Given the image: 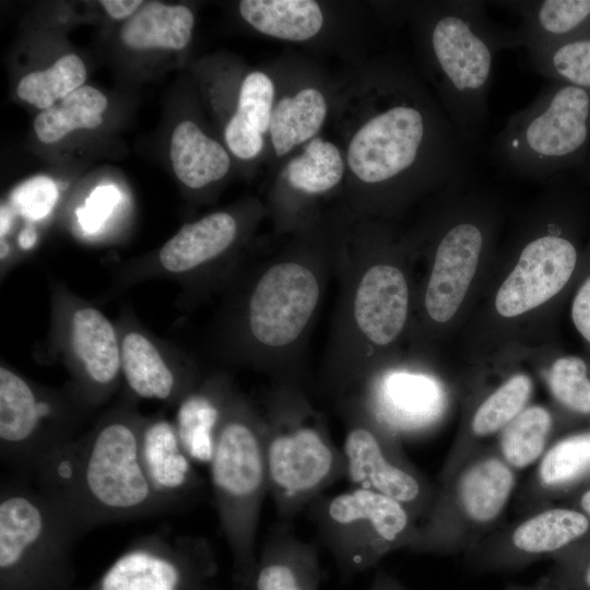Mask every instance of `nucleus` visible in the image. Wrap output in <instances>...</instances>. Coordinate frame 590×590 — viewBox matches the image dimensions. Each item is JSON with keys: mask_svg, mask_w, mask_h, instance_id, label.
<instances>
[{"mask_svg": "<svg viewBox=\"0 0 590 590\" xmlns=\"http://www.w3.org/2000/svg\"><path fill=\"white\" fill-rule=\"evenodd\" d=\"M143 420L129 408L110 412L57 450L33 476L81 534L179 509L161 497L144 474L139 456Z\"/></svg>", "mask_w": 590, "mask_h": 590, "instance_id": "f257e3e1", "label": "nucleus"}, {"mask_svg": "<svg viewBox=\"0 0 590 590\" xmlns=\"http://www.w3.org/2000/svg\"><path fill=\"white\" fill-rule=\"evenodd\" d=\"M423 31L442 110L473 149L488 121L495 59L504 50L522 47L521 37L516 28L493 21L483 1L473 0L433 4Z\"/></svg>", "mask_w": 590, "mask_h": 590, "instance_id": "f03ea898", "label": "nucleus"}, {"mask_svg": "<svg viewBox=\"0 0 590 590\" xmlns=\"http://www.w3.org/2000/svg\"><path fill=\"white\" fill-rule=\"evenodd\" d=\"M81 532L30 477L0 486V590H75L73 547Z\"/></svg>", "mask_w": 590, "mask_h": 590, "instance_id": "7ed1b4c3", "label": "nucleus"}, {"mask_svg": "<svg viewBox=\"0 0 590 590\" xmlns=\"http://www.w3.org/2000/svg\"><path fill=\"white\" fill-rule=\"evenodd\" d=\"M220 528L233 559L236 590H247L257 565L256 535L269 494L262 416L235 397L209 463Z\"/></svg>", "mask_w": 590, "mask_h": 590, "instance_id": "20e7f679", "label": "nucleus"}, {"mask_svg": "<svg viewBox=\"0 0 590 590\" xmlns=\"http://www.w3.org/2000/svg\"><path fill=\"white\" fill-rule=\"evenodd\" d=\"M590 146V90L550 81L523 108L508 117L489 154L504 170L550 180L577 170Z\"/></svg>", "mask_w": 590, "mask_h": 590, "instance_id": "39448f33", "label": "nucleus"}, {"mask_svg": "<svg viewBox=\"0 0 590 590\" xmlns=\"http://www.w3.org/2000/svg\"><path fill=\"white\" fill-rule=\"evenodd\" d=\"M262 422L269 494L279 522L292 526L302 510L344 477L343 455L294 391L276 393Z\"/></svg>", "mask_w": 590, "mask_h": 590, "instance_id": "423d86ee", "label": "nucleus"}, {"mask_svg": "<svg viewBox=\"0 0 590 590\" xmlns=\"http://www.w3.org/2000/svg\"><path fill=\"white\" fill-rule=\"evenodd\" d=\"M517 483L518 473L505 463L492 444L481 449L439 483L409 551L467 554L496 529Z\"/></svg>", "mask_w": 590, "mask_h": 590, "instance_id": "0eeeda50", "label": "nucleus"}, {"mask_svg": "<svg viewBox=\"0 0 590 590\" xmlns=\"http://www.w3.org/2000/svg\"><path fill=\"white\" fill-rule=\"evenodd\" d=\"M465 181L445 188L433 226V261L424 309L437 324L449 322L461 309L500 223L496 202L467 188Z\"/></svg>", "mask_w": 590, "mask_h": 590, "instance_id": "6e6552de", "label": "nucleus"}, {"mask_svg": "<svg viewBox=\"0 0 590 590\" xmlns=\"http://www.w3.org/2000/svg\"><path fill=\"white\" fill-rule=\"evenodd\" d=\"M307 509L344 579L377 566L394 551L409 550L418 528L402 504L361 487L321 495Z\"/></svg>", "mask_w": 590, "mask_h": 590, "instance_id": "1a4fd4ad", "label": "nucleus"}, {"mask_svg": "<svg viewBox=\"0 0 590 590\" xmlns=\"http://www.w3.org/2000/svg\"><path fill=\"white\" fill-rule=\"evenodd\" d=\"M76 408L9 367H0V460L15 475L33 477L74 438Z\"/></svg>", "mask_w": 590, "mask_h": 590, "instance_id": "9d476101", "label": "nucleus"}, {"mask_svg": "<svg viewBox=\"0 0 590 590\" xmlns=\"http://www.w3.org/2000/svg\"><path fill=\"white\" fill-rule=\"evenodd\" d=\"M217 570L206 538L160 531L134 540L86 590H204Z\"/></svg>", "mask_w": 590, "mask_h": 590, "instance_id": "9b49d317", "label": "nucleus"}, {"mask_svg": "<svg viewBox=\"0 0 590 590\" xmlns=\"http://www.w3.org/2000/svg\"><path fill=\"white\" fill-rule=\"evenodd\" d=\"M344 436V477L352 487L377 492L402 504L418 523L437 487L408 459L401 440L367 415L354 411Z\"/></svg>", "mask_w": 590, "mask_h": 590, "instance_id": "f8f14e48", "label": "nucleus"}, {"mask_svg": "<svg viewBox=\"0 0 590 590\" xmlns=\"http://www.w3.org/2000/svg\"><path fill=\"white\" fill-rule=\"evenodd\" d=\"M590 536V520L573 506H545L494 529L467 554L477 574L516 571Z\"/></svg>", "mask_w": 590, "mask_h": 590, "instance_id": "ddd939ff", "label": "nucleus"}, {"mask_svg": "<svg viewBox=\"0 0 590 590\" xmlns=\"http://www.w3.org/2000/svg\"><path fill=\"white\" fill-rule=\"evenodd\" d=\"M320 298L316 273L296 261H282L263 272L248 303V326L267 347L296 341L309 323Z\"/></svg>", "mask_w": 590, "mask_h": 590, "instance_id": "4468645a", "label": "nucleus"}, {"mask_svg": "<svg viewBox=\"0 0 590 590\" xmlns=\"http://www.w3.org/2000/svg\"><path fill=\"white\" fill-rule=\"evenodd\" d=\"M451 394L435 375L405 369L385 373L367 385L355 409L398 439L429 434L446 417Z\"/></svg>", "mask_w": 590, "mask_h": 590, "instance_id": "2eb2a0df", "label": "nucleus"}, {"mask_svg": "<svg viewBox=\"0 0 590 590\" xmlns=\"http://www.w3.org/2000/svg\"><path fill=\"white\" fill-rule=\"evenodd\" d=\"M533 380L515 373L479 397L470 405L440 469L438 482L449 479L465 461L491 445L502 430L530 403Z\"/></svg>", "mask_w": 590, "mask_h": 590, "instance_id": "dca6fc26", "label": "nucleus"}, {"mask_svg": "<svg viewBox=\"0 0 590 590\" xmlns=\"http://www.w3.org/2000/svg\"><path fill=\"white\" fill-rule=\"evenodd\" d=\"M410 308L409 283L396 264L378 262L361 276L353 302L359 332L375 346H388L402 333Z\"/></svg>", "mask_w": 590, "mask_h": 590, "instance_id": "f3484780", "label": "nucleus"}, {"mask_svg": "<svg viewBox=\"0 0 590 590\" xmlns=\"http://www.w3.org/2000/svg\"><path fill=\"white\" fill-rule=\"evenodd\" d=\"M139 456L153 489L179 509L204 485L196 463L181 446L174 422L165 417L143 420Z\"/></svg>", "mask_w": 590, "mask_h": 590, "instance_id": "a211bd4d", "label": "nucleus"}, {"mask_svg": "<svg viewBox=\"0 0 590 590\" xmlns=\"http://www.w3.org/2000/svg\"><path fill=\"white\" fill-rule=\"evenodd\" d=\"M590 485V426L558 436L547 448L519 495L518 507L531 512L571 497Z\"/></svg>", "mask_w": 590, "mask_h": 590, "instance_id": "6ab92c4d", "label": "nucleus"}, {"mask_svg": "<svg viewBox=\"0 0 590 590\" xmlns=\"http://www.w3.org/2000/svg\"><path fill=\"white\" fill-rule=\"evenodd\" d=\"M71 345L79 363L85 399L103 400L121 373V349L113 323L93 307H82L71 319Z\"/></svg>", "mask_w": 590, "mask_h": 590, "instance_id": "aec40b11", "label": "nucleus"}, {"mask_svg": "<svg viewBox=\"0 0 590 590\" xmlns=\"http://www.w3.org/2000/svg\"><path fill=\"white\" fill-rule=\"evenodd\" d=\"M318 546L299 539L292 526L278 522L264 541L247 590H319Z\"/></svg>", "mask_w": 590, "mask_h": 590, "instance_id": "412c9836", "label": "nucleus"}, {"mask_svg": "<svg viewBox=\"0 0 590 590\" xmlns=\"http://www.w3.org/2000/svg\"><path fill=\"white\" fill-rule=\"evenodd\" d=\"M516 11V27L527 52L590 34V0L502 1Z\"/></svg>", "mask_w": 590, "mask_h": 590, "instance_id": "4be33fe9", "label": "nucleus"}, {"mask_svg": "<svg viewBox=\"0 0 590 590\" xmlns=\"http://www.w3.org/2000/svg\"><path fill=\"white\" fill-rule=\"evenodd\" d=\"M234 398L224 382L212 381L191 389L179 400L174 424L182 448L194 463L209 465Z\"/></svg>", "mask_w": 590, "mask_h": 590, "instance_id": "5701e85b", "label": "nucleus"}, {"mask_svg": "<svg viewBox=\"0 0 590 590\" xmlns=\"http://www.w3.org/2000/svg\"><path fill=\"white\" fill-rule=\"evenodd\" d=\"M573 427L555 406L529 404L492 445L505 463L519 473L540 461L562 429Z\"/></svg>", "mask_w": 590, "mask_h": 590, "instance_id": "b1692460", "label": "nucleus"}, {"mask_svg": "<svg viewBox=\"0 0 590 590\" xmlns=\"http://www.w3.org/2000/svg\"><path fill=\"white\" fill-rule=\"evenodd\" d=\"M236 234L237 223L229 213L209 214L185 224L160 250V262L168 272H188L223 253Z\"/></svg>", "mask_w": 590, "mask_h": 590, "instance_id": "393cba45", "label": "nucleus"}, {"mask_svg": "<svg viewBox=\"0 0 590 590\" xmlns=\"http://www.w3.org/2000/svg\"><path fill=\"white\" fill-rule=\"evenodd\" d=\"M121 373L131 392L141 399L175 401L190 390L144 334L129 331L120 343Z\"/></svg>", "mask_w": 590, "mask_h": 590, "instance_id": "a878e982", "label": "nucleus"}, {"mask_svg": "<svg viewBox=\"0 0 590 590\" xmlns=\"http://www.w3.org/2000/svg\"><path fill=\"white\" fill-rule=\"evenodd\" d=\"M169 155L177 178L193 189L221 179L229 168V157L223 146L190 120L175 128Z\"/></svg>", "mask_w": 590, "mask_h": 590, "instance_id": "bb28decb", "label": "nucleus"}, {"mask_svg": "<svg viewBox=\"0 0 590 590\" xmlns=\"http://www.w3.org/2000/svg\"><path fill=\"white\" fill-rule=\"evenodd\" d=\"M194 19L185 5L149 2L125 23L120 36L132 49L184 48L190 39Z\"/></svg>", "mask_w": 590, "mask_h": 590, "instance_id": "cd10ccee", "label": "nucleus"}, {"mask_svg": "<svg viewBox=\"0 0 590 590\" xmlns=\"http://www.w3.org/2000/svg\"><path fill=\"white\" fill-rule=\"evenodd\" d=\"M239 12L260 33L295 42L314 37L323 23L319 4L311 0H244Z\"/></svg>", "mask_w": 590, "mask_h": 590, "instance_id": "c85d7f7f", "label": "nucleus"}, {"mask_svg": "<svg viewBox=\"0 0 590 590\" xmlns=\"http://www.w3.org/2000/svg\"><path fill=\"white\" fill-rule=\"evenodd\" d=\"M542 375L554 406L574 427L590 426V357L558 353Z\"/></svg>", "mask_w": 590, "mask_h": 590, "instance_id": "c756f323", "label": "nucleus"}, {"mask_svg": "<svg viewBox=\"0 0 590 590\" xmlns=\"http://www.w3.org/2000/svg\"><path fill=\"white\" fill-rule=\"evenodd\" d=\"M327 104L315 88H305L294 97L282 98L272 110L270 134L278 156L315 135L326 118Z\"/></svg>", "mask_w": 590, "mask_h": 590, "instance_id": "7c9ffc66", "label": "nucleus"}, {"mask_svg": "<svg viewBox=\"0 0 590 590\" xmlns=\"http://www.w3.org/2000/svg\"><path fill=\"white\" fill-rule=\"evenodd\" d=\"M106 107L107 98L101 91L83 85L42 110L34 121V130L42 142L51 144L73 130L98 127Z\"/></svg>", "mask_w": 590, "mask_h": 590, "instance_id": "2f4dec72", "label": "nucleus"}, {"mask_svg": "<svg viewBox=\"0 0 590 590\" xmlns=\"http://www.w3.org/2000/svg\"><path fill=\"white\" fill-rule=\"evenodd\" d=\"M528 61L548 81L590 90V34L529 51Z\"/></svg>", "mask_w": 590, "mask_h": 590, "instance_id": "473e14b6", "label": "nucleus"}, {"mask_svg": "<svg viewBox=\"0 0 590 590\" xmlns=\"http://www.w3.org/2000/svg\"><path fill=\"white\" fill-rule=\"evenodd\" d=\"M86 69L74 54L59 58L50 68L25 75L16 93L23 101L39 109L50 108L57 101L83 86Z\"/></svg>", "mask_w": 590, "mask_h": 590, "instance_id": "72a5a7b5", "label": "nucleus"}, {"mask_svg": "<svg viewBox=\"0 0 590 590\" xmlns=\"http://www.w3.org/2000/svg\"><path fill=\"white\" fill-rule=\"evenodd\" d=\"M343 172L344 163L338 148L320 138L312 139L303 154L286 167L291 186L306 193L330 190L340 182Z\"/></svg>", "mask_w": 590, "mask_h": 590, "instance_id": "f704fd0d", "label": "nucleus"}, {"mask_svg": "<svg viewBox=\"0 0 590 590\" xmlns=\"http://www.w3.org/2000/svg\"><path fill=\"white\" fill-rule=\"evenodd\" d=\"M273 97L271 79L262 72H251L241 83L236 114L264 133L270 127Z\"/></svg>", "mask_w": 590, "mask_h": 590, "instance_id": "c9c22d12", "label": "nucleus"}, {"mask_svg": "<svg viewBox=\"0 0 590 590\" xmlns=\"http://www.w3.org/2000/svg\"><path fill=\"white\" fill-rule=\"evenodd\" d=\"M553 566L546 575L566 590H590V536L551 557Z\"/></svg>", "mask_w": 590, "mask_h": 590, "instance_id": "e433bc0d", "label": "nucleus"}, {"mask_svg": "<svg viewBox=\"0 0 590 590\" xmlns=\"http://www.w3.org/2000/svg\"><path fill=\"white\" fill-rule=\"evenodd\" d=\"M58 199L56 182L46 176H36L14 189L11 194L12 206L30 220L45 217Z\"/></svg>", "mask_w": 590, "mask_h": 590, "instance_id": "4c0bfd02", "label": "nucleus"}, {"mask_svg": "<svg viewBox=\"0 0 590 590\" xmlns=\"http://www.w3.org/2000/svg\"><path fill=\"white\" fill-rule=\"evenodd\" d=\"M570 319L590 352V238L585 246L581 268L573 287Z\"/></svg>", "mask_w": 590, "mask_h": 590, "instance_id": "58836bf2", "label": "nucleus"}, {"mask_svg": "<svg viewBox=\"0 0 590 590\" xmlns=\"http://www.w3.org/2000/svg\"><path fill=\"white\" fill-rule=\"evenodd\" d=\"M120 199L119 190L114 186H99L90 194L83 208L78 210L79 222L88 233L97 231L111 213Z\"/></svg>", "mask_w": 590, "mask_h": 590, "instance_id": "ea45409f", "label": "nucleus"}, {"mask_svg": "<svg viewBox=\"0 0 590 590\" xmlns=\"http://www.w3.org/2000/svg\"><path fill=\"white\" fill-rule=\"evenodd\" d=\"M224 137L232 153L243 160L257 156L263 146L262 133L236 113L229 119Z\"/></svg>", "mask_w": 590, "mask_h": 590, "instance_id": "a19ab883", "label": "nucleus"}, {"mask_svg": "<svg viewBox=\"0 0 590 590\" xmlns=\"http://www.w3.org/2000/svg\"><path fill=\"white\" fill-rule=\"evenodd\" d=\"M143 2L140 0H103L101 4L114 19L132 16Z\"/></svg>", "mask_w": 590, "mask_h": 590, "instance_id": "79ce46f5", "label": "nucleus"}, {"mask_svg": "<svg viewBox=\"0 0 590 590\" xmlns=\"http://www.w3.org/2000/svg\"><path fill=\"white\" fill-rule=\"evenodd\" d=\"M368 590H408L396 577L382 568H378L374 575Z\"/></svg>", "mask_w": 590, "mask_h": 590, "instance_id": "37998d69", "label": "nucleus"}, {"mask_svg": "<svg viewBox=\"0 0 590 590\" xmlns=\"http://www.w3.org/2000/svg\"><path fill=\"white\" fill-rule=\"evenodd\" d=\"M505 590H566L563 587L556 585L546 576L540 578L536 582L531 585L510 583Z\"/></svg>", "mask_w": 590, "mask_h": 590, "instance_id": "c03bdc74", "label": "nucleus"}, {"mask_svg": "<svg viewBox=\"0 0 590 590\" xmlns=\"http://www.w3.org/2000/svg\"><path fill=\"white\" fill-rule=\"evenodd\" d=\"M570 506L577 508L590 520V485L570 497Z\"/></svg>", "mask_w": 590, "mask_h": 590, "instance_id": "a18cd8bd", "label": "nucleus"}, {"mask_svg": "<svg viewBox=\"0 0 590 590\" xmlns=\"http://www.w3.org/2000/svg\"><path fill=\"white\" fill-rule=\"evenodd\" d=\"M36 237L37 235L35 229L31 226H27L20 234V245L23 248H30L36 241Z\"/></svg>", "mask_w": 590, "mask_h": 590, "instance_id": "49530a36", "label": "nucleus"}, {"mask_svg": "<svg viewBox=\"0 0 590 590\" xmlns=\"http://www.w3.org/2000/svg\"><path fill=\"white\" fill-rule=\"evenodd\" d=\"M577 172H578L580 178L585 182L590 185V146H589L585 163L582 164V166L580 168L577 169Z\"/></svg>", "mask_w": 590, "mask_h": 590, "instance_id": "de8ad7c7", "label": "nucleus"}, {"mask_svg": "<svg viewBox=\"0 0 590 590\" xmlns=\"http://www.w3.org/2000/svg\"><path fill=\"white\" fill-rule=\"evenodd\" d=\"M10 226V215L7 210H1V235L5 234Z\"/></svg>", "mask_w": 590, "mask_h": 590, "instance_id": "09e8293b", "label": "nucleus"}, {"mask_svg": "<svg viewBox=\"0 0 590 590\" xmlns=\"http://www.w3.org/2000/svg\"><path fill=\"white\" fill-rule=\"evenodd\" d=\"M204 590H213V589H211V588L206 587V588H205Z\"/></svg>", "mask_w": 590, "mask_h": 590, "instance_id": "8fccbe9b", "label": "nucleus"}]
</instances>
